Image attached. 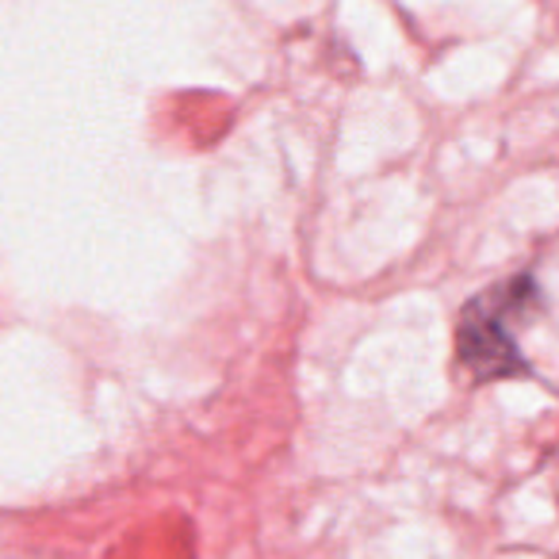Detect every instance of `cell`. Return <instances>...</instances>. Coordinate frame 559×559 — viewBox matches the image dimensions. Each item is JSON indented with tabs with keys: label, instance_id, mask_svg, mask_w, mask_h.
Masks as SVG:
<instances>
[{
	"label": "cell",
	"instance_id": "cell-1",
	"mask_svg": "<svg viewBox=\"0 0 559 559\" xmlns=\"http://www.w3.org/2000/svg\"><path fill=\"white\" fill-rule=\"evenodd\" d=\"M536 304H540V292H536L533 276H518L483 292L464 307L456 326V357L475 383L528 376V360L518 349L513 326L525 322L536 311Z\"/></svg>",
	"mask_w": 559,
	"mask_h": 559
}]
</instances>
